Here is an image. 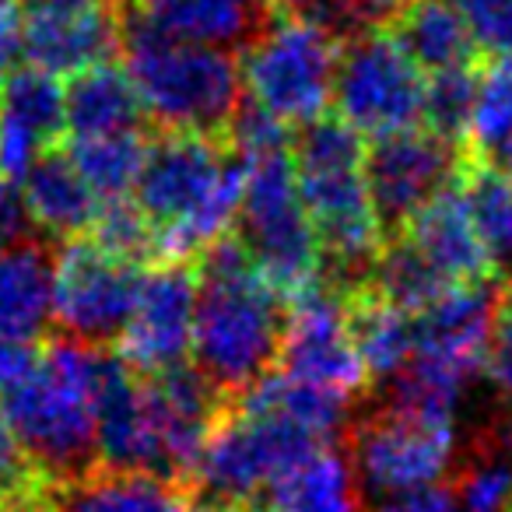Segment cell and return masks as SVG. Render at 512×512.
Returning a JSON list of instances; mask_svg holds the SVG:
<instances>
[{"instance_id": "7c38bea8", "label": "cell", "mask_w": 512, "mask_h": 512, "mask_svg": "<svg viewBox=\"0 0 512 512\" xmlns=\"http://www.w3.org/2000/svg\"><path fill=\"white\" fill-rule=\"evenodd\" d=\"M463 148L428 127H407L376 137L365 148V183L383 239H397L421 204L460 179Z\"/></svg>"}, {"instance_id": "603a6c76", "label": "cell", "mask_w": 512, "mask_h": 512, "mask_svg": "<svg viewBox=\"0 0 512 512\" xmlns=\"http://www.w3.org/2000/svg\"><path fill=\"white\" fill-rule=\"evenodd\" d=\"M64 113L67 137H99L148 127L141 92L130 81L127 67L113 60L71 74V85L64 88Z\"/></svg>"}, {"instance_id": "44dd1931", "label": "cell", "mask_w": 512, "mask_h": 512, "mask_svg": "<svg viewBox=\"0 0 512 512\" xmlns=\"http://www.w3.org/2000/svg\"><path fill=\"white\" fill-rule=\"evenodd\" d=\"M18 183H22L25 207L46 239L67 242L88 235L95 211H99V197L85 183L78 165L71 162L67 148H60V144L43 148Z\"/></svg>"}, {"instance_id": "f35d334b", "label": "cell", "mask_w": 512, "mask_h": 512, "mask_svg": "<svg viewBox=\"0 0 512 512\" xmlns=\"http://www.w3.org/2000/svg\"><path fill=\"white\" fill-rule=\"evenodd\" d=\"M36 365H39L36 341H11V337H0V393L11 390L15 383H22Z\"/></svg>"}, {"instance_id": "ee69618b", "label": "cell", "mask_w": 512, "mask_h": 512, "mask_svg": "<svg viewBox=\"0 0 512 512\" xmlns=\"http://www.w3.org/2000/svg\"><path fill=\"white\" fill-rule=\"evenodd\" d=\"M200 512H204V509H200ZM239 512H260V509H256V505H253V509H239Z\"/></svg>"}, {"instance_id": "d590c367", "label": "cell", "mask_w": 512, "mask_h": 512, "mask_svg": "<svg viewBox=\"0 0 512 512\" xmlns=\"http://www.w3.org/2000/svg\"><path fill=\"white\" fill-rule=\"evenodd\" d=\"M267 8L274 15H306L327 25L337 39L351 36V32L365 29L362 15H358L355 0H267Z\"/></svg>"}, {"instance_id": "7bdbcfd3", "label": "cell", "mask_w": 512, "mask_h": 512, "mask_svg": "<svg viewBox=\"0 0 512 512\" xmlns=\"http://www.w3.org/2000/svg\"><path fill=\"white\" fill-rule=\"evenodd\" d=\"M477 155H484L491 165H495L502 176H509L512 179V134L505 137V141H498L495 148H488V151H477Z\"/></svg>"}, {"instance_id": "4dcf8cb0", "label": "cell", "mask_w": 512, "mask_h": 512, "mask_svg": "<svg viewBox=\"0 0 512 512\" xmlns=\"http://www.w3.org/2000/svg\"><path fill=\"white\" fill-rule=\"evenodd\" d=\"M95 242L109 253L134 260V264H158V232L148 221V214L137 207L134 197H109L99 200V211L88 228Z\"/></svg>"}, {"instance_id": "1f68e13d", "label": "cell", "mask_w": 512, "mask_h": 512, "mask_svg": "<svg viewBox=\"0 0 512 512\" xmlns=\"http://www.w3.org/2000/svg\"><path fill=\"white\" fill-rule=\"evenodd\" d=\"M512 134V57L481 60L467 151H488Z\"/></svg>"}, {"instance_id": "4fadbf2b", "label": "cell", "mask_w": 512, "mask_h": 512, "mask_svg": "<svg viewBox=\"0 0 512 512\" xmlns=\"http://www.w3.org/2000/svg\"><path fill=\"white\" fill-rule=\"evenodd\" d=\"M281 372L306 383L327 386L344 397H362L372 376L358 358L348 334V302L344 292L327 281H313L309 288L288 299L285 341H281Z\"/></svg>"}, {"instance_id": "3957f363", "label": "cell", "mask_w": 512, "mask_h": 512, "mask_svg": "<svg viewBox=\"0 0 512 512\" xmlns=\"http://www.w3.org/2000/svg\"><path fill=\"white\" fill-rule=\"evenodd\" d=\"M106 348L60 334L39 348V365L22 383L0 393V418L50 484L99 467L95 383Z\"/></svg>"}, {"instance_id": "f546056e", "label": "cell", "mask_w": 512, "mask_h": 512, "mask_svg": "<svg viewBox=\"0 0 512 512\" xmlns=\"http://www.w3.org/2000/svg\"><path fill=\"white\" fill-rule=\"evenodd\" d=\"M477 71H481V64H463V67H449V71H435L425 78L421 123L432 134L460 144V148H467L470 113H474V95H477Z\"/></svg>"}, {"instance_id": "f1b7e54d", "label": "cell", "mask_w": 512, "mask_h": 512, "mask_svg": "<svg viewBox=\"0 0 512 512\" xmlns=\"http://www.w3.org/2000/svg\"><path fill=\"white\" fill-rule=\"evenodd\" d=\"M369 285L376 288L383 299L393 306L407 309V313H421L439 292H446L453 281H446L425 256L411 246L407 239H386L376 256Z\"/></svg>"}, {"instance_id": "d6a6232c", "label": "cell", "mask_w": 512, "mask_h": 512, "mask_svg": "<svg viewBox=\"0 0 512 512\" xmlns=\"http://www.w3.org/2000/svg\"><path fill=\"white\" fill-rule=\"evenodd\" d=\"M50 481L32 463L11 425L0 418V498L8 512H43V495Z\"/></svg>"}, {"instance_id": "4316f807", "label": "cell", "mask_w": 512, "mask_h": 512, "mask_svg": "<svg viewBox=\"0 0 512 512\" xmlns=\"http://www.w3.org/2000/svg\"><path fill=\"white\" fill-rule=\"evenodd\" d=\"M0 116L25 127L43 148H53L67 137L64 85L43 67H15L0 81Z\"/></svg>"}, {"instance_id": "2e32d148", "label": "cell", "mask_w": 512, "mask_h": 512, "mask_svg": "<svg viewBox=\"0 0 512 512\" xmlns=\"http://www.w3.org/2000/svg\"><path fill=\"white\" fill-rule=\"evenodd\" d=\"M400 239H407L428 264L453 285H467V281H498L502 264L488 249L484 235L477 232L470 207L463 200L460 179L449 183L446 190L435 193L428 204L407 218L400 228Z\"/></svg>"}, {"instance_id": "74e56055", "label": "cell", "mask_w": 512, "mask_h": 512, "mask_svg": "<svg viewBox=\"0 0 512 512\" xmlns=\"http://www.w3.org/2000/svg\"><path fill=\"white\" fill-rule=\"evenodd\" d=\"M32 235H43V232L32 221L22 190L11 179L0 176V249L15 246L22 239H32Z\"/></svg>"}, {"instance_id": "8992f818", "label": "cell", "mask_w": 512, "mask_h": 512, "mask_svg": "<svg viewBox=\"0 0 512 512\" xmlns=\"http://www.w3.org/2000/svg\"><path fill=\"white\" fill-rule=\"evenodd\" d=\"M242 193L232 232L285 299L320 281V242L295 186L292 144L239 155Z\"/></svg>"}, {"instance_id": "e575fe53", "label": "cell", "mask_w": 512, "mask_h": 512, "mask_svg": "<svg viewBox=\"0 0 512 512\" xmlns=\"http://www.w3.org/2000/svg\"><path fill=\"white\" fill-rule=\"evenodd\" d=\"M481 376L488 379V386L498 397L512 404V302H509V295H505V306H502V313L495 316V327H491L488 344H484Z\"/></svg>"}, {"instance_id": "30bf717a", "label": "cell", "mask_w": 512, "mask_h": 512, "mask_svg": "<svg viewBox=\"0 0 512 512\" xmlns=\"http://www.w3.org/2000/svg\"><path fill=\"white\" fill-rule=\"evenodd\" d=\"M344 449L355 467L358 488L372 498H386L439 484L453 470L456 428L453 421H432L379 404L351 418Z\"/></svg>"}, {"instance_id": "f6af8a7d", "label": "cell", "mask_w": 512, "mask_h": 512, "mask_svg": "<svg viewBox=\"0 0 512 512\" xmlns=\"http://www.w3.org/2000/svg\"><path fill=\"white\" fill-rule=\"evenodd\" d=\"M0 512H8V505H4V498H0Z\"/></svg>"}, {"instance_id": "ba28073f", "label": "cell", "mask_w": 512, "mask_h": 512, "mask_svg": "<svg viewBox=\"0 0 512 512\" xmlns=\"http://www.w3.org/2000/svg\"><path fill=\"white\" fill-rule=\"evenodd\" d=\"M341 39L306 15H274L239 53L242 92L288 127L316 120L334 102Z\"/></svg>"}, {"instance_id": "ac0fdd59", "label": "cell", "mask_w": 512, "mask_h": 512, "mask_svg": "<svg viewBox=\"0 0 512 512\" xmlns=\"http://www.w3.org/2000/svg\"><path fill=\"white\" fill-rule=\"evenodd\" d=\"M43 512H200L190 481L151 470L95 467L46 488Z\"/></svg>"}, {"instance_id": "bcb514c9", "label": "cell", "mask_w": 512, "mask_h": 512, "mask_svg": "<svg viewBox=\"0 0 512 512\" xmlns=\"http://www.w3.org/2000/svg\"><path fill=\"white\" fill-rule=\"evenodd\" d=\"M505 292H509V302H512V285H505Z\"/></svg>"}, {"instance_id": "ffe728a7", "label": "cell", "mask_w": 512, "mask_h": 512, "mask_svg": "<svg viewBox=\"0 0 512 512\" xmlns=\"http://www.w3.org/2000/svg\"><path fill=\"white\" fill-rule=\"evenodd\" d=\"M57 246L32 235L0 249V337L39 341L53 323Z\"/></svg>"}, {"instance_id": "60d3db41", "label": "cell", "mask_w": 512, "mask_h": 512, "mask_svg": "<svg viewBox=\"0 0 512 512\" xmlns=\"http://www.w3.org/2000/svg\"><path fill=\"white\" fill-rule=\"evenodd\" d=\"M411 0H355L358 15L365 25H386L400 8H407Z\"/></svg>"}, {"instance_id": "d4e9b609", "label": "cell", "mask_w": 512, "mask_h": 512, "mask_svg": "<svg viewBox=\"0 0 512 512\" xmlns=\"http://www.w3.org/2000/svg\"><path fill=\"white\" fill-rule=\"evenodd\" d=\"M348 334L372 379H390L414 355V313L393 306L372 285L344 295Z\"/></svg>"}, {"instance_id": "7402d4cb", "label": "cell", "mask_w": 512, "mask_h": 512, "mask_svg": "<svg viewBox=\"0 0 512 512\" xmlns=\"http://www.w3.org/2000/svg\"><path fill=\"white\" fill-rule=\"evenodd\" d=\"M260 512H365L362 488L344 442H330L292 463L264 488Z\"/></svg>"}, {"instance_id": "8fae6325", "label": "cell", "mask_w": 512, "mask_h": 512, "mask_svg": "<svg viewBox=\"0 0 512 512\" xmlns=\"http://www.w3.org/2000/svg\"><path fill=\"white\" fill-rule=\"evenodd\" d=\"M141 278V264L109 253L95 239H67V246L57 249L53 323L74 341L116 344L130 320Z\"/></svg>"}, {"instance_id": "9c48e42d", "label": "cell", "mask_w": 512, "mask_h": 512, "mask_svg": "<svg viewBox=\"0 0 512 512\" xmlns=\"http://www.w3.org/2000/svg\"><path fill=\"white\" fill-rule=\"evenodd\" d=\"M334 106L337 116L369 141L421 127L425 71L407 57L386 25H365L341 39Z\"/></svg>"}, {"instance_id": "52a82bcc", "label": "cell", "mask_w": 512, "mask_h": 512, "mask_svg": "<svg viewBox=\"0 0 512 512\" xmlns=\"http://www.w3.org/2000/svg\"><path fill=\"white\" fill-rule=\"evenodd\" d=\"M320 446L330 442L295 421L228 404L200 449L190 488L204 512L253 509L274 477Z\"/></svg>"}, {"instance_id": "cb8c5ba5", "label": "cell", "mask_w": 512, "mask_h": 512, "mask_svg": "<svg viewBox=\"0 0 512 512\" xmlns=\"http://www.w3.org/2000/svg\"><path fill=\"white\" fill-rule=\"evenodd\" d=\"M386 29L425 74L481 64V53L449 0H411L386 22Z\"/></svg>"}, {"instance_id": "484cf974", "label": "cell", "mask_w": 512, "mask_h": 512, "mask_svg": "<svg viewBox=\"0 0 512 512\" xmlns=\"http://www.w3.org/2000/svg\"><path fill=\"white\" fill-rule=\"evenodd\" d=\"M148 141V127L99 137H71L67 155H71V162L78 165V172L99 200L127 197L137 183L144 155H148Z\"/></svg>"}, {"instance_id": "6da1fadb", "label": "cell", "mask_w": 512, "mask_h": 512, "mask_svg": "<svg viewBox=\"0 0 512 512\" xmlns=\"http://www.w3.org/2000/svg\"><path fill=\"white\" fill-rule=\"evenodd\" d=\"M292 165L320 242V281L344 295L369 285L386 239L365 183V137L323 113L292 130Z\"/></svg>"}, {"instance_id": "ab89813d", "label": "cell", "mask_w": 512, "mask_h": 512, "mask_svg": "<svg viewBox=\"0 0 512 512\" xmlns=\"http://www.w3.org/2000/svg\"><path fill=\"white\" fill-rule=\"evenodd\" d=\"M22 60V11L18 0H0V81Z\"/></svg>"}, {"instance_id": "e0dca14e", "label": "cell", "mask_w": 512, "mask_h": 512, "mask_svg": "<svg viewBox=\"0 0 512 512\" xmlns=\"http://www.w3.org/2000/svg\"><path fill=\"white\" fill-rule=\"evenodd\" d=\"M22 53L32 67L71 78L85 67L120 57V11L116 4L81 11H25Z\"/></svg>"}, {"instance_id": "83f0119b", "label": "cell", "mask_w": 512, "mask_h": 512, "mask_svg": "<svg viewBox=\"0 0 512 512\" xmlns=\"http://www.w3.org/2000/svg\"><path fill=\"white\" fill-rule=\"evenodd\" d=\"M460 190L477 232L502 264L505 256H512V179L502 176L484 155L463 148Z\"/></svg>"}, {"instance_id": "5bb4252c", "label": "cell", "mask_w": 512, "mask_h": 512, "mask_svg": "<svg viewBox=\"0 0 512 512\" xmlns=\"http://www.w3.org/2000/svg\"><path fill=\"white\" fill-rule=\"evenodd\" d=\"M197 316V271L190 260H158L144 271L130 320L120 334V355L141 376L186 362Z\"/></svg>"}, {"instance_id": "9a60e30c", "label": "cell", "mask_w": 512, "mask_h": 512, "mask_svg": "<svg viewBox=\"0 0 512 512\" xmlns=\"http://www.w3.org/2000/svg\"><path fill=\"white\" fill-rule=\"evenodd\" d=\"M505 285L498 281H467L449 285L414 313V355L460 379H474L481 372L484 344L495 327V316L505 306Z\"/></svg>"}, {"instance_id": "277c9868", "label": "cell", "mask_w": 512, "mask_h": 512, "mask_svg": "<svg viewBox=\"0 0 512 512\" xmlns=\"http://www.w3.org/2000/svg\"><path fill=\"white\" fill-rule=\"evenodd\" d=\"M120 57L155 130L225 137L242 102L239 53L172 39L120 11Z\"/></svg>"}, {"instance_id": "836d02e7", "label": "cell", "mask_w": 512, "mask_h": 512, "mask_svg": "<svg viewBox=\"0 0 512 512\" xmlns=\"http://www.w3.org/2000/svg\"><path fill=\"white\" fill-rule=\"evenodd\" d=\"M484 60L512 57V0H449Z\"/></svg>"}, {"instance_id": "8d00e7d4", "label": "cell", "mask_w": 512, "mask_h": 512, "mask_svg": "<svg viewBox=\"0 0 512 512\" xmlns=\"http://www.w3.org/2000/svg\"><path fill=\"white\" fill-rule=\"evenodd\" d=\"M372 512H460V502H456L453 488L439 481V484H425V488L376 498Z\"/></svg>"}, {"instance_id": "5b68a950", "label": "cell", "mask_w": 512, "mask_h": 512, "mask_svg": "<svg viewBox=\"0 0 512 512\" xmlns=\"http://www.w3.org/2000/svg\"><path fill=\"white\" fill-rule=\"evenodd\" d=\"M285 320L288 299L256 271V264L228 274H197L190 348L197 369L235 400L278 369Z\"/></svg>"}, {"instance_id": "d6986e66", "label": "cell", "mask_w": 512, "mask_h": 512, "mask_svg": "<svg viewBox=\"0 0 512 512\" xmlns=\"http://www.w3.org/2000/svg\"><path fill=\"white\" fill-rule=\"evenodd\" d=\"M116 8L172 39L228 53L246 50L274 18L267 0H116Z\"/></svg>"}, {"instance_id": "b9f144b4", "label": "cell", "mask_w": 512, "mask_h": 512, "mask_svg": "<svg viewBox=\"0 0 512 512\" xmlns=\"http://www.w3.org/2000/svg\"><path fill=\"white\" fill-rule=\"evenodd\" d=\"M25 11H81L99 8V4H116V0H18Z\"/></svg>"}, {"instance_id": "7a4b0ae2", "label": "cell", "mask_w": 512, "mask_h": 512, "mask_svg": "<svg viewBox=\"0 0 512 512\" xmlns=\"http://www.w3.org/2000/svg\"><path fill=\"white\" fill-rule=\"evenodd\" d=\"M242 193V162L228 137L158 130L137 172L134 200L158 232L162 260H193L232 225Z\"/></svg>"}]
</instances>
